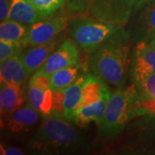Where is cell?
Returning a JSON list of instances; mask_svg holds the SVG:
<instances>
[{
  "label": "cell",
  "mask_w": 155,
  "mask_h": 155,
  "mask_svg": "<svg viewBox=\"0 0 155 155\" xmlns=\"http://www.w3.org/2000/svg\"><path fill=\"white\" fill-rule=\"evenodd\" d=\"M129 36L123 29L93 50L89 57V67L91 72L104 82L116 87L126 81L128 63Z\"/></svg>",
  "instance_id": "1"
},
{
  "label": "cell",
  "mask_w": 155,
  "mask_h": 155,
  "mask_svg": "<svg viewBox=\"0 0 155 155\" xmlns=\"http://www.w3.org/2000/svg\"><path fill=\"white\" fill-rule=\"evenodd\" d=\"M69 122L57 110L44 115L37 132L28 142V148L43 153L79 148L84 144V140Z\"/></svg>",
  "instance_id": "2"
},
{
  "label": "cell",
  "mask_w": 155,
  "mask_h": 155,
  "mask_svg": "<svg viewBox=\"0 0 155 155\" xmlns=\"http://www.w3.org/2000/svg\"><path fill=\"white\" fill-rule=\"evenodd\" d=\"M138 92L134 84L125 90L115 91L110 95L100 123L101 135L105 139L118 135L130 119L138 116Z\"/></svg>",
  "instance_id": "3"
},
{
  "label": "cell",
  "mask_w": 155,
  "mask_h": 155,
  "mask_svg": "<svg viewBox=\"0 0 155 155\" xmlns=\"http://www.w3.org/2000/svg\"><path fill=\"white\" fill-rule=\"evenodd\" d=\"M136 0H72L70 7L79 17L125 26Z\"/></svg>",
  "instance_id": "4"
},
{
  "label": "cell",
  "mask_w": 155,
  "mask_h": 155,
  "mask_svg": "<svg viewBox=\"0 0 155 155\" xmlns=\"http://www.w3.org/2000/svg\"><path fill=\"white\" fill-rule=\"evenodd\" d=\"M109 91L105 82L92 72L82 75L63 92V116L68 121L74 122L81 107L97 100Z\"/></svg>",
  "instance_id": "5"
},
{
  "label": "cell",
  "mask_w": 155,
  "mask_h": 155,
  "mask_svg": "<svg viewBox=\"0 0 155 155\" xmlns=\"http://www.w3.org/2000/svg\"><path fill=\"white\" fill-rule=\"evenodd\" d=\"M124 26L96 21L79 19L71 29V36L78 48L84 52H92L110 39L121 33Z\"/></svg>",
  "instance_id": "6"
},
{
  "label": "cell",
  "mask_w": 155,
  "mask_h": 155,
  "mask_svg": "<svg viewBox=\"0 0 155 155\" xmlns=\"http://www.w3.org/2000/svg\"><path fill=\"white\" fill-rule=\"evenodd\" d=\"M127 24V35L133 41H147L155 37V0H139Z\"/></svg>",
  "instance_id": "7"
},
{
  "label": "cell",
  "mask_w": 155,
  "mask_h": 155,
  "mask_svg": "<svg viewBox=\"0 0 155 155\" xmlns=\"http://www.w3.org/2000/svg\"><path fill=\"white\" fill-rule=\"evenodd\" d=\"M29 104L41 115H48L54 108V92L50 89L49 77L38 71L34 73L28 86Z\"/></svg>",
  "instance_id": "8"
},
{
  "label": "cell",
  "mask_w": 155,
  "mask_h": 155,
  "mask_svg": "<svg viewBox=\"0 0 155 155\" xmlns=\"http://www.w3.org/2000/svg\"><path fill=\"white\" fill-rule=\"evenodd\" d=\"M67 26L65 17H49L29 26L24 41L25 46L34 47L53 41Z\"/></svg>",
  "instance_id": "9"
},
{
  "label": "cell",
  "mask_w": 155,
  "mask_h": 155,
  "mask_svg": "<svg viewBox=\"0 0 155 155\" xmlns=\"http://www.w3.org/2000/svg\"><path fill=\"white\" fill-rule=\"evenodd\" d=\"M132 83L140 99V116L155 114V74L131 69Z\"/></svg>",
  "instance_id": "10"
},
{
  "label": "cell",
  "mask_w": 155,
  "mask_h": 155,
  "mask_svg": "<svg viewBox=\"0 0 155 155\" xmlns=\"http://www.w3.org/2000/svg\"><path fill=\"white\" fill-rule=\"evenodd\" d=\"M79 61V53L75 43L66 40L60 48L54 50L38 72L49 77L59 70L77 65Z\"/></svg>",
  "instance_id": "11"
},
{
  "label": "cell",
  "mask_w": 155,
  "mask_h": 155,
  "mask_svg": "<svg viewBox=\"0 0 155 155\" xmlns=\"http://www.w3.org/2000/svg\"><path fill=\"white\" fill-rule=\"evenodd\" d=\"M110 95L109 91L97 100L81 107L76 114L74 122L79 127H85L93 122L100 124L105 114Z\"/></svg>",
  "instance_id": "12"
},
{
  "label": "cell",
  "mask_w": 155,
  "mask_h": 155,
  "mask_svg": "<svg viewBox=\"0 0 155 155\" xmlns=\"http://www.w3.org/2000/svg\"><path fill=\"white\" fill-rule=\"evenodd\" d=\"M23 103L22 85L17 84H1L0 110L2 118L13 115L22 107Z\"/></svg>",
  "instance_id": "13"
},
{
  "label": "cell",
  "mask_w": 155,
  "mask_h": 155,
  "mask_svg": "<svg viewBox=\"0 0 155 155\" xmlns=\"http://www.w3.org/2000/svg\"><path fill=\"white\" fill-rule=\"evenodd\" d=\"M28 76L22 62L21 53L0 63L1 84H17L22 85Z\"/></svg>",
  "instance_id": "14"
},
{
  "label": "cell",
  "mask_w": 155,
  "mask_h": 155,
  "mask_svg": "<svg viewBox=\"0 0 155 155\" xmlns=\"http://www.w3.org/2000/svg\"><path fill=\"white\" fill-rule=\"evenodd\" d=\"M55 45V42L50 41L44 44L34 46L22 54V62L28 75L35 72L43 66L50 54L54 51Z\"/></svg>",
  "instance_id": "15"
},
{
  "label": "cell",
  "mask_w": 155,
  "mask_h": 155,
  "mask_svg": "<svg viewBox=\"0 0 155 155\" xmlns=\"http://www.w3.org/2000/svg\"><path fill=\"white\" fill-rule=\"evenodd\" d=\"M46 18L28 0H12L7 20L31 25Z\"/></svg>",
  "instance_id": "16"
},
{
  "label": "cell",
  "mask_w": 155,
  "mask_h": 155,
  "mask_svg": "<svg viewBox=\"0 0 155 155\" xmlns=\"http://www.w3.org/2000/svg\"><path fill=\"white\" fill-rule=\"evenodd\" d=\"M83 67L78 63L70 67L63 68L50 76V89L54 93L64 92L78 78L81 77Z\"/></svg>",
  "instance_id": "17"
},
{
  "label": "cell",
  "mask_w": 155,
  "mask_h": 155,
  "mask_svg": "<svg viewBox=\"0 0 155 155\" xmlns=\"http://www.w3.org/2000/svg\"><path fill=\"white\" fill-rule=\"evenodd\" d=\"M131 69L155 74V48L147 41L136 46Z\"/></svg>",
  "instance_id": "18"
},
{
  "label": "cell",
  "mask_w": 155,
  "mask_h": 155,
  "mask_svg": "<svg viewBox=\"0 0 155 155\" xmlns=\"http://www.w3.org/2000/svg\"><path fill=\"white\" fill-rule=\"evenodd\" d=\"M39 113L31 104H26L17 110L8 123V127L12 133H18L34 126L38 121Z\"/></svg>",
  "instance_id": "19"
},
{
  "label": "cell",
  "mask_w": 155,
  "mask_h": 155,
  "mask_svg": "<svg viewBox=\"0 0 155 155\" xmlns=\"http://www.w3.org/2000/svg\"><path fill=\"white\" fill-rule=\"evenodd\" d=\"M28 29V28L23 25V23L11 20H5L1 22L0 24V40L24 45Z\"/></svg>",
  "instance_id": "20"
},
{
  "label": "cell",
  "mask_w": 155,
  "mask_h": 155,
  "mask_svg": "<svg viewBox=\"0 0 155 155\" xmlns=\"http://www.w3.org/2000/svg\"><path fill=\"white\" fill-rule=\"evenodd\" d=\"M45 17H51L65 5L67 0H28Z\"/></svg>",
  "instance_id": "21"
},
{
  "label": "cell",
  "mask_w": 155,
  "mask_h": 155,
  "mask_svg": "<svg viewBox=\"0 0 155 155\" xmlns=\"http://www.w3.org/2000/svg\"><path fill=\"white\" fill-rule=\"evenodd\" d=\"M22 47H24V45L22 43L0 40V62H3L20 53Z\"/></svg>",
  "instance_id": "22"
},
{
  "label": "cell",
  "mask_w": 155,
  "mask_h": 155,
  "mask_svg": "<svg viewBox=\"0 0 155 155\" xmlns=\"http://www.w3.org/2000/svg\"><path fill=\"white\" fill-rule=\"evenodd\" d=\"M12 0H0V20L4 22L8 19Z\"/></svg>",
  "instance_id": "23"
},
{
  "label": "cell",
  "mask_w": 155,
  "mask_h": 155,
  "mask_svg": "<svg viewBox=\"0 0 155 155\" xmlns=\"http://www.w3.org/2000/svg\"><path fill=\"white\" fill-rule=\"evenodd\" d=\"M1 154H7V155H22L23 153L20 149L16 148V147H9L7 149L2 150Z\"/></svg>",
  "instance_id": "24"
},
{
  "label": "cell",
  "mask_w": 155,
  "mask_h": 155,
  "mask_svg": "<svg viewBox=\"0 0 155 155\" xmlns=\"http://www.w3.org/2000/svg\"><path fill=\"white\" fill-rule=\"evenodd\" d=\"M150 44L152 45V46H153V48H155V37H153V38L151 40V42H150Z\"/></svg>",
  "instance_id": "25"
}]
</instances>
